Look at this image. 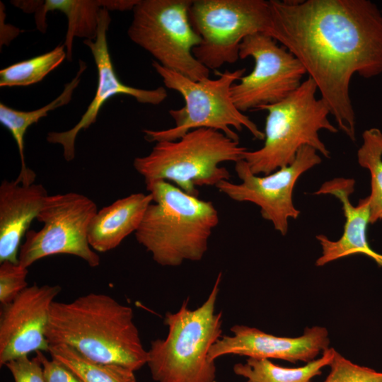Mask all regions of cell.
Instances as JSON below:
<instances>
[{"instance_id":"6da1fadb","label":"cell","mask_w":382,"mask_h":382,"mask_svg":"<svg viewBox=\"0 0 382 382\" xmlns=\"http://www.w3.org/2000/svg\"><path fill=\"white\" fill-rule=\"evenodd\" d=\"M269 1L265 34L299 60L339 129L354 141L351 79L382 74V11L369 0Z\"/></svg>"},{"instance_id":"7a4b0ae2","label":"cell","mask_w":382,"mask_h":382,"mask_svg":"<svg viewBox=\"0 0 382 382\" xmlns=\"http://www.w3.org/2000/svg\"><path fill=\"white\" fill-rule=\"evenodd\" d=\"M46 337L50 345H68L98 362L134 371L147 364L133 310L108 294L90 293L71 302L54 301Z\"/></svg>"},{"instance_id":"3957f363","label":"cell","mask_w":382,"mask_h":382,"mask_svg":"<svg viewBox=\"0 0 382 382\" xmlns=\"http://www.w3.org/2000/svg\"><path fill=\"white\" fill-rule=\"evenodd\" d=\"M146 187L153 202L134 233L137 242L161 266L176 267L185 261L201 260L219 222L214 204L164 180Z\"/></svg>"},{"instance_id":"277c9868","label":"cell","mask_w":382,"mask_h":382,"mask_svg":"<svg viewBox=\"0 0 382 382\" xmlns=\"http://www.w3.org/2000/svg\"><path fill=\"white\" fill-rule=\"evenodd\" d=\"M222 277L219 272L206 301L187 308L188 299L175 313H166V338L151 341L147 365L155 382H215L216 366L209 351L221 337L222 312L215 306Z\"/></svg>"},{"instance_id":"5b68a950","label":"cell","mask_w":382,"mask_h":382,"mask_svg":"<svg viewBox=\"0 0 382 382\" xmlns=\"http://www.w3.org/2000/svg\"><path fill=\"white\" fill-rule=\"evenodd\" d=\"M247 150L239 140L220 131L199 128L177 140L156 142L149 154L134 159L133 166L146 184L172 182L185 192L198 197L197 187L230 180L229 171L220 164L242 160Z\"/></svg>"},{"instance_id":"8992f818","label":"cell","mask_w":382,"mask_h":382,"mask_svg":"<svg viewBox=\"0 0 382 382\" xmlns=\"http://www.w3.org/2000/svg\"><path fill=\"white\" fill-rule=\"evenodd\" d=\"M317 90L315 81L308 77L282 101L257 110L267 112L265 142L257 150L245 151L243 156L253 174L268 175L291 164L303 146L330 158L318 132L325 129L337 133L338 129L328 119L330 110L325 101L316 98Z\"/></svg>"},{"instance_id":"52a82bcc","label":"cell","mask_w":382,"mask_h":382,"mask_svg":"<svg viewBox=\"0 0 382 382\" xmlns=\"http://www.w3.org/2000/svg\"><path fill=\"white\" fill-rule=\"evenodd\" d=\"M151 65L163 79L165 86L183 96L185 105L180 109L169 110L175 121L174 127L161 130L144 129L146 141H174L199 128L218 130L233 139L239 140L232 127L238 131L245 128L255 139H265L264 132L236 107L231 98V88L243 76L245 68L233 71L226 70L216 79L207 78L193 81L163 67L156 60Z\"/></svg>"},{"instance_id":"ba28073f","label":"cell","mask_w":382,"mask_h":382,"mask_svg":"<svg viewBox=\"0 0 382 382\" xmlns=\"http://www.w3.org/2000/svg\"><path fill=\"white\" fill-rule=\"evenodd\" d=\"M192 0H139L127 30L130 40L161 66L193 81L209 78V69L193 54L201 42L192 28Z\"/></svg>"},{"instance_id":"9c48e42d","label":"cell","mask_w":382,"mask_h":382,"mask_svg":"<svg viewBox=\"0 0 382 382\" xmlns=\"http://www.w3.org/2000/svg\"><path fill=\"white\" fill-rule=\"evenodd\" d=\"M189 18L201 37L193 54L209 69H216L237 62L245 37L265 34L270 5L265 0H192Z\"/></svg>"},{"instance_id":"30bf717a","label":"cell","mask_w":382,"mask_h":382,"mask_svg":"<svg viewBox=\"0 0 382 382\" xmlns=\"http://www.w3.org/2000/svg\"><path fill=\"white\" fill-rule=\"evenodd\" d=\"M97 212L95 202L84 195H48L36 219L43 226L27 231L18 262L28 268L45 257L67 254L83 260L91 267L98 266L100 256L88 239L89 226Z\"/></svg>"},{"instance_id":"8fae6325","label":"cell","mask_w":382,"mask_h":382,"mask_svg":"<svg viewBox=\"0 0 382 382\" xmlns=\"http://www.w3.org/2000/svg\"><path fill=\"white\" fill-rule=\"evenodd\" d=\"M248 57L255 61L253 70L231 88L233 102L242 112L282 101L300 86L306 73L293 54L262 33L242 41L239 58Z\"/></svg>"},{"instance_id":"7c38bea8","label":"cell","mask_w":382,"mask_h":382,"mask_svg":"<svg viewBox=\"0 0 382 382\" xmlns=\"http://www.w3.org/2000/svg\"><path fill=\"white\" fill-rule=\"evenodd\" d=\"M321 162L315 149L303 146L291 164L260 176L253 174L246 161L242 159L235 163V170L241 183L223 180L215 187L233 201L257 205L263 219L272 222L274 229L285 236L289 219H296L300 214L292 198L296 183L303 173Z\"/></svg>"},{"instance_id":"4fadbf2b","label":"cell","mask_w":382,"mask_h":382,"mask_svg":"<svg viewBox=\"0 0 382 382\" xmlns=\"http://www.w3.org/2000/svg\"><path fill=\"white\" fill-rule=\"evenodd\" d=\"M59 285L33 284L0 311V366L32 352H48L50 312L61 291Z\"/></svg>"},{"instance_id":"5bb4252c","label":"cell","mask_w":382,"mask_h":382,"mask_svg":"<svg viewBox=\"0 0 382 382\" xmlns=\"http://www.w3.org/2000/svg\"><path fill=\"white\" fill-rule=\"evenodd\" d=\"M109 10L103 8L100 11L97 36L95 40H83V44L91 52L98 71V85L95 96L78 123L64 132L47 133L46 139L50 144H59L66 161L75 157V141L79 132L87 129L96 121L98 112L104 103L115 95H127L144 104L157 105L168 96L165 88L144 89L124 84L117 77L108 50L107 33L111 21Z\"/></svg>"},{"instance_id":"9a60e30c","label":"cell","mask_w":382,"mask_h":382,"mask_svg":"<svg viewBox=\"0 0 382 382\" xmlns=\"http://www.w3.org/2000/svg\"><path fill=\"white\" fill-rule=\"evenodd\" d=\"M232 335L221 336L209 351V361L235 354L256 359H278L291 363L315 359L329 348L330 340L325 328H306L296 337H278L257 328L235 325L230 329Z\"/></svg>"},{"instance_id":"2e32d148","label":"cell","mask_w":382,"mask_h":382,"mask_svg":"<svg viewBox=\"0 0 382 382\" xmlns=\"http://www.w3.org/2000/svg\"><path fill=\"white\" fill-rule=\"evenodd\" d=\"M355 180L352 178H337L323 183L315 195H330L340 201L345 218L344 230L340 238L331 241L326 236H316L322 254L316 261L318 267L353 255H364L382 267V254L374 251L367 240V226L370 224L369 196L360 199L357 206L350 201L354 191Z\"/></svg>"},{"instance_id":"e0dca14e","label":"cell","mask_w":382,"mask_h":382,"mask_svg":"<svg viewBox=\"0 0 382 382\" xmlns=\"http://www.w3.org/2000/svg\"><path fill=\"white\" fill-rule=\"evenodd\" d=\"M139 0H45L11 1V4L27 13H35L37 28L45 33L47 13L58 11L67 18V31L64 45L66 59L72 60L75 37L95 40L98 33L99 15L103 8L109 11L132 10Z\"/></svg>"},{"instance_id":"ac0fdd59","label":"cell","mask_w":382,"mask_h":382,"mask_svg":"<svg viewBox=\"0 0 382 382\" xmlns=\"http://www.w3.org/2000/svg\"><path fill=\"white\" fill-rule=\"evenodd\" d=\"M47 191L42 184L2 180L0 185V262H18L21 243L41 210Z\"/></svg>"},{"instance_id":"d6986e66","label":"cell","mask_w":382,"mask_h":382,"mask_svg":"<svg viewBox=\"0 0 382 382\" xmlns=\"http://www.w3.org/2000/svg\"><path fill=\"white\" fill-rule=\"evenodd\" d=\"M153 202L150 193H132L98 210L90 224L88 239L96 251L105 253L116 248L139 228Z\"/></svg>"},{"instance_id":"ffe728a7","label":"cell","mask_w":382,"mask_h":382,"mask_svg":"<svg viewBox=\"0 0 382 382\" xmlns=\"http://www.w3.org/2000/svg\"><path fill=\"white\" fill-rule=\"evenodd\" d=\"M79 68L76 76L71 81L66 83L63 91L52 101L43 107L31 111L18 110L5 104L0 103V122L13 136L18 149L21 159V170L15 180L23 185L34 183L36 174L30 169L25 163L24 154V137L28 129L36 124L42 117L47 116L48 112L58 108L67 105L72 98L74 90L78 87L82 74L87 69L85 62L79 59Z\"/></svg>"},{"instance_id":"44dd1931","label":"cell","mask_w":382,"mask_h":382,"mask_svg":"<svg viewBox=\"0 0 382 382\" xmlns=\"http://www.w3.org/2000/svg\"><path fill=\"white\" fill-rule=\"evenodd\" d=\"M335 352L334 348H328L319 359L297 368L281 366L267 359L248 358L244 364H236L233 369L245 378V382H311L320 375L322 369L330 366Z\"/></svg>"},{"instance_id":"7402d4cb","label":"cell","mask_w":382,"mask_h":382,"mask_svg":"<svg viewBox=\"0 0 382 382\" xmlns=\"http://www.w3.org/2000/svg\"><path fill=\"white\" fill-rule=\"evenodd\" d=\"M53 358L71 370L82 382H137L134 371L91 360L66 345H50Z\"/></svg>"},{"instance_id":"603a6c76","label":"cell","mask_w":382,"mask_h":382,"mask_svg":"<svg viewBox=\"0 0 382 382\" xmlns=\"http://www.w3.org/2000/svg\"><path fill=\"white\" fill-rule=\"evenodd\" d=\"M357 151L359 164L371 175L370 224L382 219V132L376 127L366 129Z\"/></svg>"},{"instance_id":"cb8c5ba5","label":"cell","mask_w":382,"mask_h":382,"mask_svg":"<svg viewBox=\"0 0 382 382\" xmlns=\"http://www.w3.org/2000/svg\"><path fill=\"white\" fill-rule=\"evenodd\" d=\"M66 59L64 44L35 57L11 64L0 71V86H25L41 81Z\"/></svg>"},{"instance_id":"d4e9b609","label":"cell","mask_w":382,"mask_h":382,"mask_svg":"<svg viewBox=\"0 0 382 382\" xmlns=\"http://www.w3.org/2000/svg\"><path fill=\"white\" fill-rule=\"evenodd\" d=\"M329 366L330 372L323 382H382V372L354 364L337 351Z\"/></svg>"},{"instance_id":"484cf974","label":"cell","mask_w":382,"mask_h":382,"mask_svg":"<svg viewBox=\"0 0 382 382\" xmlns=\"http://www.w3.org/2000/svg\"><path fill=\"white\" fill-rule=\"evenodd\" d=\"M28 268L19 262H0V303L1 306L11 303L28 286Z\"/></svg>"},{"instance_id":"4316f807","label":"cell","mask_w":382,"mask_h":382,"mask_svg":"<svg viewBox=\"0 0 382 382\" xmlns=\"http://www.w3.org/2000/svg\"><path fill=\"white\" fill-rule=\"evenodd\" d=\"M35 354L36 356L32 359L24 356L5 364L14 382H45L40 357L37 353Z\"/></svg>"},{"instance_id":"83f0119b","label":"cell","mask_w":382,"mask_h":382,"mask_svg":"<svg viewBox=\"0 0 382 382\" xmlns=\"http://www.w3.org/2000/svg\"><path fill=\"white\" fill-rule=\"evenodd\" d=\"M40 357L45 382H82L68 367L60 361L48 359L43 352H37Z\"/></svg>"},{"instance_id":"f1b7e54d","label":"cell","mask_w":382,"mask_h":382,"mask_svg":"<svg viewBox=\"0 0 382 382\" xmlns=\"http://www.w3.org/2000/svg\"><path fill=\"white\" fill-rule=\"evenodd\" d=\"M381 11H382V9H381Z\"/></svg>"}]
</instances>
